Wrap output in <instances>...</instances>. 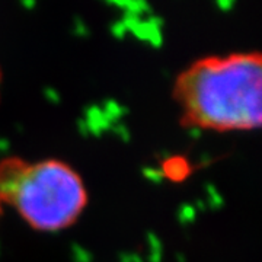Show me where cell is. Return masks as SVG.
<instances>
[{
	"label": "cell",
	"instance_id": "6da1fadb",
	"mask_svg": "<svg viewBox=\"0 0 262 262\" xmlns=\"http://www.w3.org/2000/svg\"><path fill=\"white\" fill-rule=\"evenodd\" d=\"M172 98L184 127L217 133L262 128V51L196 58L177 76Z\"/></svg>",
	"mask_w": 262,
	"mask_h": 262
},
{
	"label": "cell",
	"instance_id": "7a4b0ae2",
	"mask_svg": "<svg viewBox=\"0 0 262 262\" xmlns=\"http://www.w3.org/2000/svg\"><path fill=\"white\" fill-rule=\"evenodd\" d=\"M88 189L73 166L58 159L0 160V203L38 232L75 225L88 206Z\"/></svg>",
	"mask_w": 262,
	"mask_h": 262
},
{
	"label": "cell",
	"instance_id": "3957f363",
	"mask_svg": "<svg viewBox=\"0 0 262 262\" xmlns=\"http://www.w3.org/2000/svg\"><path fill=\"white\" fill-rule=\"evenodd\" d=\"M2 80H3V73H2V69H0V94H2Z\"/></svg>",
	"mask_w": 262,
	"mask_h": 262
},
{
	"label": "cell",
	"instance_id": "277c9868",
	"mask_svg": "<svg viewBox=\"0 0 262 262\" xmlns=\"http://www.w3.org/2000/svg\"><path fill=\"white\" fill-rule=\"evenodd\" d=\"M0 210H2V203H0Z\"/></svg>",
	"mask_w": 262,
	"mask_h": 262
}]
</instances>
